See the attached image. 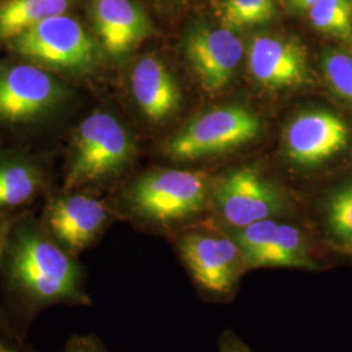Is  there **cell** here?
Segmentation results:
<instances>
[{
    "label": "cell",
    "instance_id": "1",
    "mask_svg": "<svg viewBox=\"0 0 352 352\" xmlns=\"http://www.w3.org/2000/svg\"><path fill=\"white\" fill-rule=\"evenodd\" d=\"M91 304L81 257L51 238L34 209L19 214L0 266V308L17 334L28 340L36 318L49 308Z\"/></svg>",
    "mask_w": 352,
    "mask_h": 352
},
{
    "label": "cell",
    "instance_id": "2",
    "mask_svg": "<svg viewBox=\"0 0 352 352\" xmlns=\"http://www.w3.org/2000/svg\"><path fill=\"white\" fill-rule=\"evenodd\" d=\"M89 100L88 88L0 51V142L59 149Z\"/></svg>",
    "mask_w": 352,
    "mask_h": 352
},
{
    "label": "cell",
    "instance_id": "3",
    "mask_svg": "<svg viewBox=\"0 0 352 352\" xmlns=\"http://www.w3.org/2000/svg\"><path fill=\"white\" fill-rule=\"evenodd\" d=\"M59 151V186L102 195L131 167L138 149L131 129L116 113L91 106Z\"/></svg>",
    "mask_w": 352,
    "mask_h": 352
},
{
    "label": "cell",
    "instance_id": "4",
    "mask_svg": "<svg viewBox=\"0 0 352 352\" xmlns=\"http://www.w3.org/2000/svg\"><path fill=\"white\" fill-rule=\"evenodd\" d=\"M212 187L200 173L157 167L132 177L109 199L118 217L146 231L170 232L212 205Z\"/></svg>",
    "mask_w": 352,
    "mask_h": 352
},
{
    "label": "cell",
    "instance_id": "5",
    "mask_svg": "<svg viewBox=\"0 0 352 352\" xmlns=\"http://www.w3.org/2000/svg\"><path fill=\"white\" fill-rule=\"evenodd\" d=\"M1 52L38 64L88 89L107 63L90 28L75 12L42 21L14 38Z\"/></svg>",
    "mask_w": 352,
    "mask_h": 352
},
{
    "label": "cell",
    "instance_id": "6",
    "mask_svg": "<svg viewBox=\"0 0 352 352\" xmlns=\"http://www.w3.org/2000/svg\"><path fill=\"white\" fill-rule=\"evenodd\" d=\"M174 245L202 300L223 304L236 298L250 269L238 243L226 230L180 231Z\"/></svg>",
    "mask_w": 352,
    "mask_h": 352
},
{
    "label": "cell",
    "instance_id": "7",
    "mask_svg": "<svg viewBox=\"0 0 352 352\" xmlns=\"http://www.w3.org/2000/svg\"><path fill=\"white\" fill-rule=\"evenodd\" d=\"M37 215L51 238L76 257L96 247L118 218L109 197L60 186L41 201Z\"/></svg>",
    "mask_w": 352,
    "mask_h": 352
},
{
    "label": "cell",
    "instance_id": "8",
    "mask_svg": "<svg viewBox=\"0 0 352 352\" xmlns=\"http://www.w3.org/2000/svg\"><path fill=\"white\" fill-rule=\"evenodd\" d=\"M212 206L225 230L295 213L289 195L253 167L234 170L213 184Z\"/></svg>",
    "mask_w": 352,
    "mask_h": 352
},
{
    "label": "cell",
    "instance_id": "9",
    "mask_svg": "<svg viewBox=\"0 0 352 352\" xmlns=\"http://www.w3.org/2000/svg\"><path fill=\"white\" fill-rule=\"evenodd\" d=\"M58 149L0 142V217L34 209L59 186Z\"/></svg>",
    "mask_w": 352,
    "mask_h": 352
},
{
    "label": "cell",
    "instance_id": "10",
    "mask_svg": "<svg viewBox=\"0 0 352 352\" xmlns=\"http://www.w3.org/2000/svg\"><path fill=\"white\" fill-rule=\"evenodd\" d=\"M261 120L240 106H226L202 113L164 142V155L171 160H196L235 149L256 139Z\"/></svg>",
    "mask_w": 352,
    "mask_h": 352
},
{
    "label": "cell",
    "instance_id": "11",
    "mask_svg": "<svg viewBox=\"0 0 352 352\" xmlns=\"http://www.w3.org/2000/svg\"><path fill=\"white\" fill-rule=\"evenodd\" d=\"M243 252L250 270L296 269L316 272L321 264L308 234L283 218L226 230Z\"/></svg>",
    "mask_w": 352,
    "mask_h": 352
},
{
    "label": "cell",
    "instance_id": "12",
    "mask_svg": "<svg viewBox=\"0 0 352 352\" xmlns=\"http://www.w3.org/2000/svg\"><path fill=\"white\" fill-rule=\"evenodd\" d=\"M88 13L106 62H123L154 33L148 14L133 0H89Z\"/></svg>",
    "mask_w": 352,
    "mask_h": 352
},
{
    "label": "cell",
    "instance_id": "13",
    "mask_svg": "<svg viewBox=\"0 0 352 352\" xmlns=\"http://www.w3.org/2000/svg\"><path fill=\"white\" fill-rule=\"evenodd\" d=\"M184 51L202 88L214 93L235 75L244 46L230 29L196 28L186 37Z\"/></svg>",
    "mask_w": 352,
    "mask_h": 352
},
{
    "label": "cell",
    "instance_id": "14",
    "mask_svg": "<svg viewBox=\"0 0 352 352\" xmlns=\"http://www.w3.org/2000/svg\"><path fill=\"white\" fill-rule=\"evenodd\" d=\"M128 90L136 110L149 124H162L177 111L182 91L161 58L145 54L128 71Z\"/></svg>",
    "mask_w": 352,
    "mask_h": 352
},
{
    "label": "cell",
    "instance_id": "15",
    "mask_svg": "<svg viewBox=\"0 0 352 352\" xmlns=\"http://www.w3.org/2000/svg\"><path fill=\"white\" fill-rule=\"evenodd\" d=\"M350 129L343 119L327 110L305 111L289 123L285 146L289 158L302 166H315L340 153L349 142Z\"/></svg>",
    "mask_w": 352,
    "mask_h": 352
},
{
    "label": "cell",
    "instance_id": "16",
    "mask_svg": "<svg viewBox=\"0 0 352 352\" xmlns=\"http://www.w3.org/2000/svg\"><path fill=\"white\" fill-rule=\"evenodd\" d=\"M248 67L254 80L272 90L296 88L311 78L305 49L295 39L254 38L248 52Z\"/></svg>",
    "mask_w": 352,
    "mask_h": 352
},
{
    "label": "cell",
    "instance_id": "17",
    "mask_svg": "<svg viewBox=\"0 0 352 352\" xmlns=\"http://www.w3.org/2000/svg\"><path fill=\"white\" fill-rule=\"evenodd\" d=\"M78 0H0V51L42 21L75 12Z\"/></svg>",
    "mask_w": 352,
    "mask_h": 352
},
{
    "label": "cell",
    "instance_id": "18",
    "mask_svg": "<svg viewBox=\"0 0 352 352\" xmlns=\"http://www.w3.org/2000/svg\"><path fill=\"white\" fill-rule=\"evenodd\" d=\"M324 225L330 243L337 250L352 254V180L327 197Z\"/></svg>",
    "mask_w": 352,
    "mask_h": 352
},
{
    "label": "cell",
    "instance_id": "19",
    "mask_svg": "<svg viewBox=\"0 0 352 352\" xmlns=\"http://www.w3.org/2000/svg\"><path fill=\"white\" fill-rule=\"evenodd\" d=\"M308 12L316 29L352 39V0H318Z\"/></svg>",
    "mask_w": 352,
    "mask_h": 352
},
{
    "label": "cell",
    "instance_id": "20",
    "mask_svg": "<svg viewBox=\"0 0 352 352\" xmlns=\"http://www.w3.org/2000/svg\"><path fill=\"white\" fill-rule=\"evenodd\" d=\"M274 14V0H225L222 19L230 29H240L267 23Z\"/></svg>",
    "mask_w": 352,
    "mask_h": 352
},
{
    "label": "cell",
    "instance_id": "21",
    "mask_svg": "<svg viewBox=\"0 0 352 352\" xmlns=\"http://www.w3.org/2000/svg\"><path fill=\"white\" fill-rule=\"evenodd\" d=\"M321 68L329 87L352 106V52L325 51L321 58Z\"/></svg>",
    "mask_w": 352,
    "mask_h": 352
},
{
    "label": "cell",
    "instance_id": "22",
    "mask_svg": "<svg viewBox=\"0 0 352 352\" xmlns=\"http://www.w3.org/2000/svg\"><path fill=\"white\" fill-rule=\"evenodd\" d=\"M60 352H113L94 333L72 334Z\"/></svg>",
    "mask_w": 352,
    "mask_h": 352
},
{
    "label": "cell",
    "instance_id": "23",
    "mask_svg": "<svg viewBox=\"0 0 352 352\" xmlns=\"http://www.w3.org/2000/svg\"><path fill=\"white\" fill-rule=\"evenodd\" d=\"M25 340L17 334L0 308V352H14Z\"/></svg>",
    "mask_w": 352,
    "mask_h": 352
},
{
    "label": "cell",
    "instance_id": "24",
    "mask_svg": "<svg viewBox=\"0 0 352 352\" xmlns=\"http://www.w3.org/2000/svg\"><path fill=\"white\" fill-rule=\"evenodd\" d=\"M218 352H253V350L234 330L226 329L219 336Z\"/></svg>",
    "mask_w": 352,
    "mask_h": 352
},
{
    "label": "cell",
    "instance_id": "25",
    "mask_svg": "<svg viewBox=\"0 0 352 352\" xmlns=\"http://www.w3.org/2000/svg\"><path fill=\"white\" fill-rule=\"evenodd\" d=\"M17 215L0 217V266L3 263V257H4V252L7 248L8 238H10V234H11V230H12L13 223H14Z\"/></svg>",
    "mask_w": 352,
    "mask_h": 352
},
{
    "label": "cell",
    "instance_id": "26",
    "mask_svg": "<svg viewBox=\"0 0 352 352\" xmlns=\"http://www.w3.org/2000/svg\"><path fill=\"white\" fill-rule=\"evenodd\" d=\"M318 0H289V6L294 10L298 11H304V10H311Z\"/></svg>",
    "mask_w": 352,
    "mask_h": 352
},
{
    "label": "cell",
    "instance_id": "27",
    "mask_svg": "<svg viewBox=\"0 0 352 352\" xmlns=\"http://www.w3.org/2000/svg\"><path fill=\"white\" fill-rule=\"evenodd\" d=\"M14 352H41L38 349H36L32 343H29L28 340H25L17 350Z\"/></svg>",
    "mask_w": 352,
    "mask_h": 352
}]
</instances>
